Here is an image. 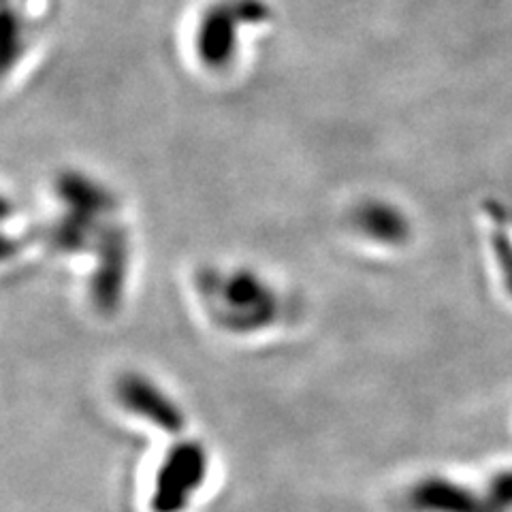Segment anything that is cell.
I'll return each mask as SVG.
<instances>
[{
  "instance_id": "obj_1",
  "label": "cell",
  "mask_w": 512,
  "mask_h": 512,
  "mask_svg": "<svg viewBox=\"0 0 512 512\" xmlns=\"http://www.w3.org/2000/svg\"><path fill=\"white\" fill-rule=\"evenodd\" d=\"M485 491L493 512H512V470L493 476Z\"/></svg>"
}]
</instances>
